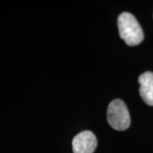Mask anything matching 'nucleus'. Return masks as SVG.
<instances>
[{
  "label": "nucleus",
  "mask_w": 153,
  "mask_h": 153,
  "mask_svg": "<svg viewBox=\"0 0 153 153\" xmlns=\"http://www.w3.org/2000/svg\"><path fill=\"white\" fill-rule=\"evenodd\" d=\"M117 26L120 38L128 46L140 44L144 39V33L136 18L128 12H123L118 16Z\"/></svg>",
  "instance_id": "obj_1"
},
{
  "label": "nucleus",
  "mask_w": 153,
  "mask_h": 153,
  "mask_svg": "<svg viewBox=\"0 0 153 153\" xmlns=\"http://www.w3.org/2000/svg\"><path fill=\"white\" fill-rule=\"evenodd\" d=\"M107 121L116 130H125L130 126V115L126 104L119 99L112 100L107 109Z\"/></svg>",
  "instance_id": "obj_2"
},
{
  "label": "nucleus",
  "mask_w": 153,
  "mask_h": 153,
  "mask_svg": "<svg viewBox=\"0 0 153 153\" xmlns=\"http://www.w3.org/2000/svg\"><path fill=\"white\" fill-rule=\"evenodd\" d=\"M97 146V139L91 131H82L72 140L73 153H93Z\"/></svg>",
  "instance_id": "obj_3"
},
{
  "label": "nucleus",
  "mask_w": 153,
  "mask_h": 153,
  "mask_svg": "<svg viewBox=\"0 0 153 153\" xmlns=\"http://www.w3.org/2000/svg\"><path fill=\"white\" fill-rule=\"evenodd\" d=\"M140 94L145 103L153 105V72L146 71L139 76Z\"/></svg>",
  "instance_id": "obj_4"
}]
</instances>
